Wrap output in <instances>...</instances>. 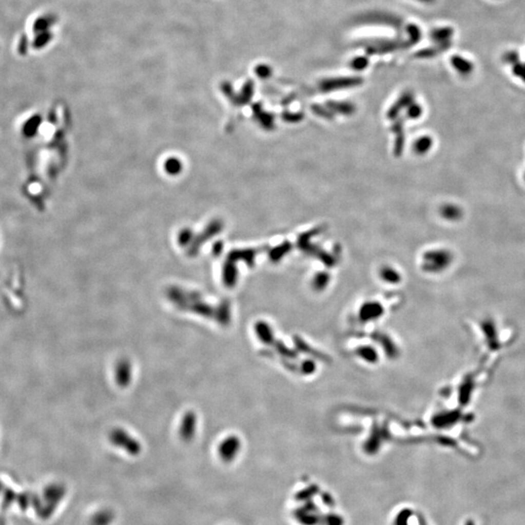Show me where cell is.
<instances>
[{"mask_svg":"<svg viewBox=\"0 0 525 525\" xmlns=\"http://www.w3.org/2000/svg\"><path fill=\"white\" fill-rule=\"evenodd\" d=\"M56 22V18L53 15L39 16L33 20L30 29L33 33V40L31 48L40 50L47 46L53 39V33L51 28Z\"/></svg>","mask_w":525,"mask_h":525,"instance_id":"1","label":"cell"},{"mask_svg":"<svg viewBox=\"0 0 525 525\" xmlns=\"http://www.w3.org/2000/svg\"><path fill=\"white\" fill-rule=\"evenodd\" d=\"M410 43L400 39H378L368 41L366 45L368 55H384L401 49L410 48Z\"/></svg>","mask_w":525,"mask_h":525,"instance_id":"2","label":"cell"},{"mask_svg":"<svg viewBox=\"0 0 525 525\" xmlns=\"http://www.w3.org/2000/svg\"><path fill=\"white\" fill-rule=\"evenodd\" d=\"M357 21L364 25H382L391 28H402L403 20L394 14L385 13V12H373L362 15L357 18Z\"/></svg>","mask_w":525,"mask_h":525,"instance_id":"3","label":"cell"},{"mask_svg":"<svg viewBox=\"0 0 525 525\" xmlns=\"http://www.w3.org/2000/svg\"><path fill=\"white\" fill-rule=\"evenodd\" d=\"M110 441L116 446L125 450L130 455H138L141 451V445L135 439L125 431L116 429L110 434Z\"/></svg>","mask_w":525,"mask_h":525,"instance_id":"4","label":"cell"},{"mask_svg":"<svg viewBox=\"0 0 525 525\" xmlns=\"http://www.w3.org/2000/svg\"><path fill=\"white\" fill-rule=\"evenodd\" d=\"M363 83V80L360 77H340V78H331L326 79L320 84V88L324 92H330L335 90L348 89L357 87Z\"/></svg>","mask_w":525,"mask_h":525,"instance_id":"5","label":"cell"},{"mask_svg":"<svg viewBox=\"0 0 525 525\" xmlns=\"http://www.w3.org/2000/svg\"><path fill=\"white\" fill-rule=\"evenodd\" d=\"M240 440L236 437H229L220 443L218 453L222 460L230 462L234 460L240 451Z\"/></svg>","mask_w":525,"mask_h":525,"instance_id":"6","label":"cell"},{"mask_svg":"<svg viewBox=\"0 0 525 525\" xmlns=\"http://www.w3.org/2000/svg\"><path fill=\"white\" fill-rule=\"evenodd\" d=\"M196 426H197V416L193 412H189L184 415L182 418V421L180 424L179 433L180 437L186 441L189 442L193 439V435L196 432Z\"/></svg>","mask_w":525,"mask_h":525,"instance_id":"7","label":"cell"},{"mask_svg":"<svg viewBox=\"0 0 525 525\" xmlns=\"http://www.w3.org/2000/svg\"><path fill=\"white\" fill-rule=\"evenodd\" d=\"M131 379V365L129 361L122 360L116 368V380L122 387L129 385Z\"/></svg>","mask_w":525,"mask_h":525,"instance_id":"8","label":"cell"},{"mask_svg":"<svg viewBox=\"0 0 525 525\" xmlns=\"http://www.w3.org/2000/svg\"><path fill=\"white\" fill-rule=\"evenodd\" d=\"M451 63H452L453 68L458 73L462 74V75H468V74L472 73L474 70L473 63L461 55H452Z\"/></svg>","mask_w":525,"mask_h":525,"instance_id":"9","label":"cell"},{"mask_svg":"<svg viewBox=\"0 0 525 525\" xmlns=\"http://www.w3.org/2000/svg\"><path fill=\"white\" fill-rule=\"evenodd\" d=\"M451 45H452L451 41L443 42V43H438L437 46L429 47V48H426V49L419 50L418 52L415 53V56L418 57V59H431V57H434V56L439 55L440 53H442L443 51L448 50L451 47Z\"/></svg>","mask_w":525,"mask_h":525,"instance_id":"10","label":"cell"},{"mask_svg":"<svg viewBox=\"0 0 525 525\" xmlns=\"http://www.w3.org/2000/svg\"><path fill=\"white\" fill-rule=\"evenodd\" d=\"M454 30L453 28L444 27V28H435L431 33L430 37L436 43H443L451 41V38L453 36Z\"/></svg>","mask_w":525,"mask_h":525,"instance_id":"11","label":"cell"},{"mask_svg":"<svg viewBox=\"0 0 525 525\" xmlns=\"http://www.w3.org/2000/svg\"><path fill=\"white\" fill-rule=\"evenodd\" d=\"M114 519V514L108 509H103L95 513L91 519V525H110Z\"/></svg>","mask_w":525,"mask_h":525,"instance_id":"12","label":"cell"},{"mask_svg":"<svg viewBox=\"0 0 525 525\" xmlns=\"http://www.w3.org/2000/svg\"><path fill=\"white\" fill-rule=\"evenodd\" d=\"M405 31H406V34L409 36L407 42L410 43L411 46L417 44L420 41L421 37H422L420 28H418L417 26L414 25V24L407 25L406 28H405Z\"/></svg>","mask_w":525,"mask_h":525,"instance_id":"13","label":"cell"},{"mask_svg":"<svg viewBox=\"0 0 525 525\" xmlns=\"http://www.w3.org/2000/svg\"><path fill=\"white\" fill-rule=\"evenodd\" d=\"M368 64H370V62H368L367 56L360 55V56H356V57L352 59L350 61L349 65L353 70L362 71L368 67Z\"/></svg>","mask_w":525,"mask_h":525,"instance_id":"14","label":"cell"},{"mask_svg":"<svg viewBox=\"0 0 525 525\" xmlns=\"http://www.w3.org/2000/svg\"><path fill=\"white\" fill-rule=\"evenodd\" d=\"M255 73L262 79H267L268 77H270V75L273 74V69L268 65H259L255 68Z\"/></svg>","mask_w":525,"mask_h":525,"instance_id":"15","label":"cell"},{"mask_svg":"<svg viewBox=\"0 0 525 525\" xmlns=\"http://www.w3.org/2000/svg\"><path fill=\"white\" fill-rule=\"evenodd\" d=\"M504 61L508 63V64H513L515 65L516 63H518L519 61V55L518 54L515 52V51H511V52H507L505 55H504Z\"/></svg>","mask_w":525,"mask_h":525,"instance_id":"16","label":"cell"},{"mask_svg":"<svg viewBox=\"0 0 525 525\" xmlns=\"http://www.w3.org/2000/svg\"><path fill=\"white\" fill-rule=\"evenodd\" d=\"M523 69H524V65H522V64H520V63L518 62V63H516V64L514 65V67H513V72H514V74H515L516 76L521 77V76H522V73H523Z\"/></svg>","mask_w":525,"mask_h":525,"instance_id":"17","label":"cell"},{"mask_svg":"<svg viewBox=\"0 0 525 525\" xmlns=\"http://www.w3.org/2000/svg\"><path fill=\"white\" fill-rule=\"evenodd\" d=\"M417 1L422 2V3H425V4H432L436 0H417Z\"/></svg>","mask_w":525,"mask_h":525,"instance_id":"18","label":"cell"},{"mask_svg":"<svg viewBox=\"0 0 525 525\" xmlns=\"http://www.w3.org/2000/svg\"><path fill=\"white\" fill-rule=\"evenodd\" d=\"M521 78H522V79H523V81H524V82H525V65H524V69H523V73H522V76H521Z\"/></svg>","mask_w":525,"mask_h":525,"instance_id":"19","label":"cell"}]
</instances>
